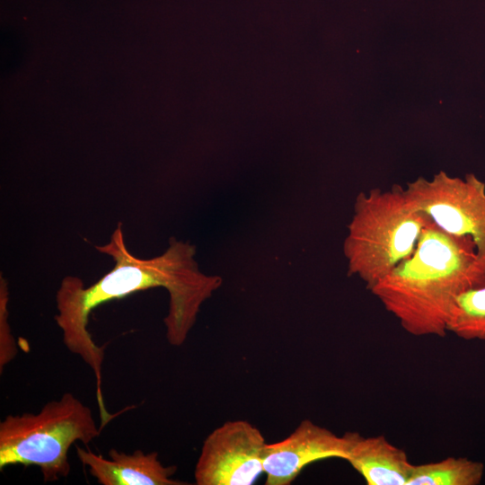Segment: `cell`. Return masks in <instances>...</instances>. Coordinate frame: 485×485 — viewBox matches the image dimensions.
<instances>
[{"mask_svg":"<svg viewBox=\"0 0 485 485\" xmlns=\"http://www.w3.org/2000/svg\"><path fill=\"white\" fill-rule=\"evenodd\" d=\"M481 462L466 457H447L413 466L407 485H478L484 475Z\"/></svg>","mask_w":485,"mask_h":485,"instance_id":"obj_10","label":"cell"},{"mask_svg":"<svg viewBox=\"0 0 485 485\" xmlns=\"http://www.w3.org/2000/svg\"><path fill=\"white\" fill-rule=\"evenodd\" d=\"M92 410L71 392L47 402L38 413L8 415L0 422V471L12 465L37 466L45 482L71 471L68 451L100 436Z\"/></svg>","mask_w":485,"mask_h":485,"instance_id":"obj_4","label":"cell"},{"mask_svg":"<svg viewBox=\"0 0 485 485\" xmlns=\"http://www.w3.org/2000/svg\"><path fill=\"white\" fill-rule=\"evenodd\" d=\"M351 431L338 436L310 419H304L286 438L265 446L263 473L266 485H289L310 463L329 459L346 460Z\"/></svg>","mask_w":485,"mask_h":485,"instance_id":"obj_7","label":"cell"},{"mask_svg":"<svg viewBox=\"0 0 485 485\" xmlns=\"http://www.w3.org/2000/svg\"><path fill=\"white\" fill-rule=\"evenodd\" d=\"M96 250L115 261L114 267L95 283L84 287L77 277L66 276L57 291L55 321L62 331L63 342L93 371L99 407L105 406L101 391L104 346L97 345L87 329L93 309L131 294L163 287L169 294L168 313L163 319L170 345H183L193 328L200 307L219 288L218 276L204 274L190 242L171 239L166 251L150 259L138 258L128 250L121 223L104 245Z\"/></svg>","mask_w":485,"mask_h":485,"instance_id":"obj_1","label":"cell"},{"mask_svg":"<svg viewBox=\"0 0 485 485\" xmlns=\"http://www.w3.org/2000/svg\"><path fill=\"white\" fill-rule=\"evenodd\" d=\"M429 220L399 185L357 194L343 242L348 275L370 290L413 253Z\"/></svg>","mask_w":485,"mask_h":485,"instance_id":"obj_3","label":"cell"},{"mask_svg":"<svg viewBox=\"0 0 485 485\" xmlns=\"http://www.w3.org/2000/svg\"><path fill=\"white\" fill-rule=\"evenodd\" d=\"M79 461L90 474L102 485H184L185 481L173 479L175 465H163L157 452L136 450L126 454L111 448L109 458L89 449L76 446Z\"/></svg>","mask_w":485,"mask_h":485,"instance_id":"obj_8","label":"cell"},{"mask_svg":"<svg viewBox=\"0 0 485 485\" xmlns=\"http://www.w3.org/2000/svg\"><path fill=\"white\" fill-rule=\"evenodd\" d=\"M267 442L243 419L229 420L204 439L194 479L198 485H251L263 473Z\"/></svg>","mask_w":485,"mask_h":485,"instance_id":"obj_6","label":"cell"},{"mask_svg":"<svg viewBox=\"0 0 485 485\" xmlns=\"http://www.w3.org/2000/svg\"><path fill=\"white\" fill-rule=\"evenodd\" d=\"M447 332L464 340H485V286L463 292L451 311Z\"/></svg>","mask_w":485,"mask_h":485,"instance_id":"obj_11","label":"cell"},{"mask_svg":"<svg viewBox=\"0 0 485 485\" xmlns=\"http://www.w3.org/2000/svg\"><path fill=\"white\" fill-rule=\"evenodd\" d=\"M345 461L367 485H407L414 466L406 452L384 436H364L353 431Z\"/></svg>","mask_w":485,"mask_h":485,"instance_id":"obj_9","label":"cell"},{"mask_svg":"<svg viewBox=\"0 0 485 485\" xmlns=\"http://www.w3.org/2000/svg\"><path fill=\"white\" fill-rule=\"evenodd\" d=\"M405 194L413 205L444 231L470 237L485 270V183L474 174L451 177L444 172L431 180L418 178Z\"/></svg>","mask_w":485,"mask_h":485,"instance_id":"obj_5","label":"cell"},{"mask_svg":"<svg viewBox=\"0 0 485 485\" xmlns=\"http://www.w3.org/2000/svg\"><path fill=\"white\" fill-rule=\"evenodd\" d=\"M9 291L4 278H0V371L17 355L18 349L8 322Z\"/></svg>","mask_w":485,"mask_h":485,"instance_id":"obj_12","label":"cell"},{"mask_svg":"<svg viewBox=\"0 0 485 485\" xmlns=\"http://www.w3.org/2000/svg\"><path fill=\"white\" fill-rule=\"evenodd\" d=\"M483 286L485 270L472 240L430 219L413 253L370 291L409 334L444 337L457 297Z\"/></svg>","mask_w":485,"mask_h":485,"instance_id":"obj_2","label":"cell"}]
</instances>
